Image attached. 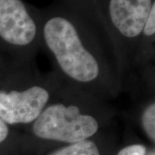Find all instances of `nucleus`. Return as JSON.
Wrapping results in <instances>:
<instances>
[{
    "mask_svg": "<svg viewBox=\"0 0 155 155\" xmlns=\"http://www.w3.org/2000/svg\"><path fill=\"white\" fill-rule=\"evenodd\" d=\"M115 47L125 80L132 72L140 33L155 0H91Z\"/></svg>",
    "mask_w": 155,
    "mask_h": 155,
    "instance_id": "4",
    "label": "nucleus"
},
{
    "mask_svg": "<svg viewBox=\"0 0 155 155\" xmlns=\"http://www.w3.org/2000/svg\"><path fill=\"white\" fill-rule=\"evenodd\" d=\"M62 1H69V2H84L88 0H62Z\"/></svg>",
    "mask_w": 155,
    "mask_h": 155,
    "instance_id": "11",
    "label": "nucleus"
},
{
    "mask_svg": "<svg viewBox=\"0 0 155 155\" xmlns=\"http://www.w3.org/2000/svg\"><path fill=\"white\" fill-rule=\"evenodd\" d=\"M146 155H155L154 152L153 151V152H150V153H147V154Z\"/></svg>",
    "mask_w": 155,
    "mask_h": 155,
    "instance_id": "12",
    "label": "nucleus"
},
{
    "mask_svg": "<svg viewBox=\"0 0 155 155\" xmlns=\"http://www.w3.org/2000/svg\"><path fill=\"white\" fill-rule=\"evenodd\" d=\"M11 134V126L0 118V145L8 140Z\"/></svg>",
    "mask_w": 155,
    "mask_h": 155,
    "instance_id": "10",
    "label": "nucleus"
},
{
    "mask_svg": "<svg viewBox=\"0 0 155 155\" xmlns=\"http://www.w3.org/2000/svg\"><path fill=\"white\" fill-rule=\"evenodd\" d=\"M0 43L18 67L35 66L41 49L36 7L23 0H0Z\"/></svg>",
    "mask_w": 155,
    "mask_h": 155,
    "instance_id": "5",
    "label": "nucleus"
},
{
    "mask_svg": "<svg viewBox=\"0 0 155 155\" xmlns=\"http://www.w3.org/2000/svg\"><path fill=\"white\" fill-rule=\"evenodd\" d=\"M147 153V148L145 145L134 143L122 147L116 155H146Z\"/></svg>",
    "mask_w": 155,
    "mask_h": 155,
    "instance_id": "9",
    "label": "nucleus"
},
{
    "mask_svg": "<svg viewBox=\"0 0 155 155\" xmlns=\"http://www.w3.org/2000/svg\"><path fill=\"white\" fill-rule=\"evenodd\" d=\"M155 54V5L152 8L140 33L134 54L132 72L151 68Z\"/></svg>",
    "mask_w": 155,
    "mask_h": 155,
    "instance_id": "6",
    "label": "nucleus"
},
{
    "mask_svg": "<svg viewBox=\"0 0 155 155\" xmlns=\"http://www.w3.org/2000/svg\"><path fill=\"white\" fill-rule=\"evenodd\" d=\"M41 49L49 55L63 83L106 102L126 84L115 47L91 0H56L36 8Z\"/></svg>",
    "mask_w": 155,
    "mask_h": 155,
    "instance_id": "1",
    "label": "nucleus"
},
{
    "mask_svg": "<svg viewBox=\"0 0 155 155\" xmlns=\"http://www.w3.org/2000/svg\"><path fill=\"white\" fill-rule=\"evenodd\" d=\"M62 84L55 72L35 67L11 68L8 86L0 89V118L11 127H26L44 110Z\"/></svg>",
    "mask_w": 155,
    "mask_h": 155,
    "instance_id": "3",
    "label": "nucleus"
},
{
    "mask_svg": "<svg viewBox=\"0 0 155 155\" xmlns=\"http://www.w3.org/2000/svg\"><path fill=\"white\" fill-rule=\"evenodd\" d=\"M116 116L108 102L62 82L38 118L23 128L34 140L72 144L103 133Z\"/></svg>",
    "mask_w": 155,
    "mask_h": 155,
    "instance_id": "2",
    "label": "nucleus"
},
{
    "mask_svg": "<svg viewBox=\"0 0 155 155\" xmlns=\"http://www.w3.org/2000/svg\"><path fill=\"white\" fill-rule=\"evenodd\" d=\"M138 123L147 138L154 144L155 141V101L154 96L142 104L138 114Z\"/></svg>",
    "mask_w": 155,
    "mask_h": 155,
    "instance_id": "8",
    "label": "nucleus"
},
{
    "mask_svg": "<svg viewBox=\"0 0 155 155\" xmlns=\"http://www.w3.org/2000/svg\"><path fill=\"white\" fill-rule=\"evenodd\" d=\"M98 135L72 144H65L47 155H103L98 143Z\"/></svg>",
    "mask_w": 155,
    "mask_h": 155,
    "instance_id": "7",
    "label": "nucleus"
}]
</instances>
